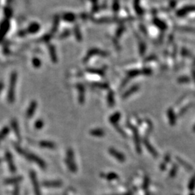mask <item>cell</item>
I'll return each instance as SVG.
<instances>
[{"label": "cell", "mask_w": 195, "mask_h": 195, "mask_svg": "<svg viewBox=\"0 0 195 195\" xmlns=\"http://www.w3.org/2000/svg\"><path fill=\"white\" fill-rule=\"evenodd\" d=\"M119 117H120V115H119V114L117 113V114H114V115H112L111 117H110V119H109V120H110L111 123H112L114 125V124H116V123H117V121L119 120Z\"/></svg>", "instance_id": "cell-18"}, {"label": "cell", "mask_w": 195, "mask_h": 195, "mask_svg": "<svg viewBox=\"0 0 195 195\" xmlns=\"http://www.w3.org/2000/svg\"><path fill=\"white\" fill-rule=\"evenodd\" d=\"M15 147L16 150L18 151V152H19L21 155H23V157L26 158L27 160L35 162L36 163L38 164V166L41 168V169H46V163H45L44 161H43V160L41 158L38 157V156L36 155L32 154V153H31V152H27L26 150H23L22 147H20L19 145H18V144H15Z\"/></svg>", "instance_id": "cell-1"}, {"label": "cell", "mask_w": 195, "mask_h": 195, "mask_svg": "<svg viewBox=\"0 0 195 195\" xmlns=\"http://www.w3.org/2000/svg\"><path fill=\"white\" fill-rule=\"evenodd\" d=\"M11 125H12V127L13 131H14L15 134L17 138L18 139V140H21V132H20V129H19V126H18V122H17L15 119H13L11 121Z\"/></svg>", "instance_id": "cell-9"}, {"label": "cell", "mask_w": 195, "mask_h": 195, "mask_svg": "<svg viewBox=\"0 0 195 195\" xmlns=\"http://www.w3.org/2000/svg\"><path fill=\"white\" fill-rule=\"evenodd\" d=\"M3 87H4V83L2 82H0V92L3 90Z\"/></svg>", "instance_id": "cell-24"}, {"label": "cell", "mask_w": 195, "mask_h": 195, "mask_svg": "<svg viewBox=\"0 0 195 195\" xmlns=\"http://www.w3.org/2000/svg\"><path fill=\"white\" fill-rule=\"evenodd\" d=\"M48 49H49V53H50V57L51 59V61L54 63H56L57 62V56L56 53V50H55L54 47L53 46H48Z\"/></svg>", "instance_id": "cell-14"}, {"label": "cell", "mask_w": 195, "mask_h": 195, "mask_svg": "<svg viewBox=\"0 0 195 195\" xmlns=\"http://www.w3.org/2000/svg\"><path fill=\"white\" fill-rule=\"evenodd\" d=\"M87 71L89 73L96 74V75H100V76H103L104 75V72L102 70H100V69L88 68V69H87Z\"/></svg>", "instance_id": "cell-15"}, {"label": "cell", "mask_w": 195, "mask_h": 195, "mask_svg": "<svg viewBox=\"0 0 195 195\" xmlns=\"http://www.w3.org/2000/svg\"><path fill=\"white\" fill-rule=\"evenodd\" d=\"M6 159L8 163V166H9L10 169L12 173H15L16 171V168L15 166L14 162H13L12 155L11 152H6Z\"/></svg>", "instance_id": "cell-8"}, {"label": "cell", "mask_w": 195, "mask_h": 195, "mask_svg": "<svg viewBox=\"0 0 195 195\" xmlns=\"http://www.w3.org/2000/svg\"><path fill=\"white\" fill-rule=\"evenodd\" d=\"M108 103L110 106H113V105L114 104V93L112 91H110L108 94Z\"/></svg>", "instance_id": "cell-17"}, {"label": "cell", "mask_w": 195, "mask_h": 195, "mask_svg": "<svg viewBox=\"0 0 195 195\" xmlns=\"http://www.w3.org/2000/svg\"><path fill=\"white\" fill-rule=\"evenodd\" d=\"M90 134H91L93 137H103L105 132H104L103 129L97 128V129H93L92 130L90 131Z\"/></svg>", "instance_id": "cell-12"}, {"label": "cell", "mask_w": 195, "mask_h": 195, "mask_svg": "<svg viewBox=\"0 0 195 195\" xmlns=\"http://www.w3.org/2000/svg\"><path fill=\"white\" fill-rule=\"evenodd\" d=\"M93 86L95 87H98V88H103V89H106L108 87V84L106 83H100V82H95V83H94Z\"/></svg>", "instance_id": "cell-21"}, {"label": "cell", "mask_w": 195, "mask_h": 195, "mask_svg": "<svg viewBox=\"0 0 195 195\" xmlns=\"http://www.w3.org/2000/svg\"><path fill=\"white\" fill-rule=\"evenodd\" d=\"M77 88L78 90V102L79 103L83 104L85 98V87L81 83L77 85Z\"/></svg>", "instance_id": "cell-5"}, {"label": "cell", "mask_w": 195, "mask_h": 195, "mask_svg": "<svg viewBox=\"0 0 195 195\" xmlns=\"http://www.w3.org/2000/svg\"><path fill=\"white\" fill-rule=\"evenodd\" d=\"M9 132H10V129L9 127H4V128L0 131V142H1V141L3 139L5 138L6 136L7 135L8 133H9Z\"/></svg>", "instance_id": "cell-16"}, {"label": "cell", "mask_w": 195, "mask_h": 195, "mask_svg": "<svg viewBox=\"0 0 195 195\" xmlns=\"http://www.w3.org/2000/svg\"><path fill=\"white\" fill-rule=\"evenodd\" d=\"M95 55H100V56H108V54H107L106 51H101V50L98 49V48H92V49H90V51L87 52L86 56H85V59H83V62H87L92 56H95Z\"/></svg>", "instance_id": "cell-4"}, {"label": "cell", "mask_w": 195, "mask_h": 195, "mask_svg": "<svg viewBox=\"0 0 195 195\" xmlns=\"http://www.w3.org/2000/svg\"><path fill=\"white\" fill-rule=\"evenodd\" d=\"M31 179L32 182H33V187H34V191H35V193H36V195H41L39 185H38V181H37L36 175L33 171H31Z\"/></svg>", "instance_id": "cell-7"}, {"label": "cell", "mask_w": 195, "mask_h": 195, "mask_svg": "<svg viewBox=\"0 0 195 195\" xmlns=\"http://www.w3.org/2000/svg\"><path fill=\"white\" fill-rule=\"evenodd\" d=\"M39 145L41 146L43 148H48L54 150L56 148V144L54 142H50V141H46V140H42L41 142H39Z\"/></svg>", "instance_id": "cell-10"}, {"label": "cell", "mask_w": 195, "mask_h": 195, "mask_svg": "<svg viewBox=\"0 0 195 195\" xmlns=\"http://www.w3.org/2000/svg\"><path fill=\"white\" fill-rule=\"evenodd\" d=\"M109 153L112 156H114V158H116L118 161H124V156L122 155L121 152H118L117 150H116L114 148H110L108 150Z\"/></svg>", "instance_id": "cell-11"}, {"label": "cell", "mask_w": 195, "mask_h": 195, "mask_svg": "<svg viewBox=\"0 0 195 195\" xmlns=\"http://www.w3.org/2000/svg\"><path fill=\"white\" fill-rule=\"evenodd\" d=\"M32 64H33L34 67H36V68H39L41 65V62L39 59L35 57V58H33V59H32Z\"/></svg>", "instance_id": "cell-19"}, {"label": "cell", "mask_w": 195, "mask_h": 195, "mask_svg": "<svg viewBox=\"0 0 195 195\" xmlns=\"http://www.w3.org/2000/svg\"><path fill=\"white\" fill-rule=\"evenodd\" d=\"M17 80H18V73L12 72L10 78V85L7 92V100L10 103H14L15 101V88Z\"/></svg>", "instance_id": "cell-2"}, {"label": "cell", "mask_w": 195, "mask_h": 195, "mask_svg": "<svg viewBox=\"0 0 195 195\" xmlns=\"http://www.w3.org/2000/svg\"><path fill=\"white\" fill-rule=\"evenodd\" d=\"M115 176L116 175L114 174H109L107 175V176H106V178L108 179H114V178H115Z\"/></svg>", "instance_id": "cell-23"}, {"label": "cell", "mask_w": 195, "mask_h": 195, "mask_svg": "<svg viewBox=\"0 0 195 195\" xmlns=\"http://www.w3.org/2000/svg\"><path fill=\"white\" fill-rule=\"evenodd\" d=\"M43 125H44V123H43V120L38 119V120L36 121V123H35V128L37 129H41L42 127H43Z\"/></svg>", "instance_id": "cell-22"}, {"label": "cell", "mask_w": 195, "mask_h": 195, "mask_svg": "<svg viewBox=\"0 0 195 195\" xmlns=\"http://www.w3.org/2000/svg\"><path fill=\"white\" fill-rule=\"evenodd\" d=\"M66 163L67 167L72 173L77 172V166L75 162V154L73 150L71 148H69L67 150V156H66Z\"/></svg>", "instance_id": "cell-3"}, {"label": "cell", "mask_w": 195, "mask_h": 195, "mask_svg": "<svg viewBox=\"0 0 195 195\" xmlns=\"http://www.w3.org/2000/svg\"><path fill=\"white\" fill-rule=\"evenodd\" d=\"M36 108H37V102L36 100H32L31 103H30L29 107H28V108L27 109V111H26L27 118L28 119L31 118V117L34 115Z\"/></svg>", "instance_id": "cell-6"}, {"label": "cell", "mask_w": 195, "mask_h": 195, "mask_svg": "<svg viewBox=\"0 0 195 195\" xmlns=\"http://www.w3.org/2000/svg\"><path fill=\"white\" fill-rule=\"evenodd\" d=\"M23 179V178L21 176H18V177L15 178H12V179H10L6 180V183H8V184H12V183H16V182H19L20 181Z\"/></svg>", "instance_id": "cell-20"}, {"label": "cell", "mask_w": 195, "mask_h": 195, "mask_svg": "<svg viewBox=\"0 0 195 195\" xmlns=\"http://www.w3.org/2000/svg\"><path fill=\"white\" fill-rule=\"evenodd\" d=\"M62 182L59 181H45L43 183V186H46L47 187H58L62 186Z\"/></svg>", "instance_id": "cell-13"}]
</instances>
